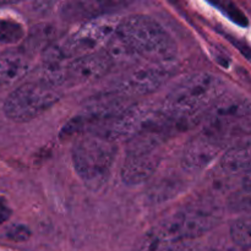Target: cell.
<instances>
[{
    "instance_id": "9c48e42d",
    "label": "cell",
    "mask_w": 251,
    "mask_h": 251,
    "mask_svg": "<svg viewBox=\"0 0 251 251\" xmlns=\"http://www.w3.org/2000/svg\"><path fill=\"white\" fill-rule=\"evenodd\" d=\"M251 115V102L240 95H223L210 109L201 115L200 120L207 134H217L238 120Z\"/></svg>"
},
{
    "instance_id": "3957f363",
    "label": "cell",
    "mask_w": 251,
    "mask_h": 251,
    "mask_svg": "<svg viewBox=\"0 0 251 251\" xmlns=\"http://www.w3.org/2000/svg\"><path fill=\"white\" fill-rule=\"evenodd\" d=\"M117 36L135 56H141L156 65L174 60L178 54L173 37L157 20L147 15H130L120 20Z\"/></svg>"
},
{
    "instance_id": "7402d4cb",
    "label": "cell",
    "mask_w": 251,
    "mask_h": 251,
    "mask_svg": "<svg viewBox=\"0 0 251 251\" xmlns=\"http://www.w3.org/2000/svg\"><path fill=\"white\" fill-rule=\"evenodd\" d=\"M31 235L28 228L24 225H12L6 229V237L14 242H25Z\"/></svg>"
},
{
    "instance_id": "30bf717a",
    "label": "cell",
    "mask_w": 251,
    "mask_h": 251,
    "mask_svg": "<svg viewBox=\"0 0 251 251\" xmlns=\"http://www.w3.org/2000/svg\"><path fill=\"white\" fill-rule=\"evenodd\" d=\"M169 73L164 65H152L137 68L129 71L119 78L113 93L123 98L139 97L150 95L158 90L168 80Z\"/></svg>"
},
{
    "instance_id": "6da1fadb",
    "label": "cell",
    "mask_w": 251,
    "mask_h": 251,
    "mask_svg": "<svg viewBox=\"0 0 251 251\" xmlns=\"http://www.w3.org/2000/svg\"><path fill=\"white\" fill-rule=\"evenodd\" d=\"M223 95L226 82L222 78L210 73H196L181 80L159 107L167 118L186 124L190 119L200 120Z\"/></svg>"
},
{
    "instance_id": "5b68a950",
    "label": "cell",
    "mask_w": 251,
    "mask_h": 251,
    "mask_svg": "<svg viewBox=\"0 0 251 251\" xmlns=\"http://www.w3.org/2000/svg\"><path fill=\"white\" fill-rule=\"evenodd\" d=\"M220 220V212L212 206H186L157 223L147 239L162 243L196 240L211 232Z\"/></svg>"
},
{
    "instance_id": "d6986e66",
    "label": "cell",
    "mask_w": 251,
    "mask_h": 251,
    "mask_svg": "<svg viewBox=\"0 0 251 251\" xmlns=\"http://www.w3.org/2000/svg\"><path fill=\"white\" fill-rule=\"evenodd\" d=\"M230 235L235 244L251 248V215L235 221L230 227Z\"/></svg>"
},
{
    "instance_id": "9a60e30c",
    "label": "cell",
    "mask_w": 251,
    "mask_h": 251,
    "mask_svg": "<svg viewBox=\"0 0 251 251\" xmlns=\"http://www.w3.org/2000/svg\"><path fill=\"white\" fill-rule=\"evenodd\" d=\"M205 132V131H203ZM207 134V132H206ZM215 137L223 150H234L251 145V115L238 120L234 124L221 130L217 134H208Z\"/></svg>"
},
{
    "instance_id": "ffe728a7",
    "label": "cell",
    "mask_w": 251,
    "mask_h": 251,
    "mask_svg": "<svg viewBox=\"0 0 251 251\" xmlns=\"http://www.w3.org/2000/svg\"><path fill=\"white\" fill-rule=\"evenodd\" d=\"M230 210L244 216L251 215V191H242L235 194L229 200Z\"/></svg>"
},
{
    "instance_id": "cb8c5ba5",
    "label": "cell",
    "mask_w": 251,
    "mask_h": 251,
    "mask_svg": "<svg viewBox=\"0 0 251 251\" xmlns=\"http://www.w3.org/2000/svg\"><path fill=\"white\" fill-rule=\"evenodd\" d=\"M243 191H251V173L243 178Z\"/></svg>"
},
{
    "instance_id": "ba28073f",
    "label": "cell",
    "mask_w": 251,
    "mask_h": 251,
    "mask_svg": "<svg viewBox=\"0 0 251 251\" xmlns=\"http://www.w3.org/2000/svg\"><path fill=\"white\" fill-rule=\"evenodd\" d=\"M114 68L112 59L104 50L74 59L56 70H47L44 78L58 88L85 85L107 75Z\"/></svg>"
},
{
    "instance_id": "7a4b0ae2",
    "label": "cell",
    "mask_w": 251,
    "mask_h": 251,
    "mask_svg": "<svg viewBox=\"0 0 251 251\" xmlns=\"http://www.w3.org/2000/svg\"><path fill=\"white\" fill-rule=\"evenodd\" d=\"M120 20L110 16L83 22L77 29L55 39L42 53L46 70H56L74 59L88 55L105 47L117 33Z\"/></svg>"
},
{
    "instance_id": "e0dca14e",
    "label": "cell",
    "mask_w": 251,
    "mask_h": 251,
    "mask_svg": "<svg viewBox=\"0 0 251 251\" xmlns=\"http://www.w3.org/2000/svg\"><path fill=\"white\" fill-rule=\"evenodd\" d=\"M25 34L26 29L19 20L0 15V43L16 44L25 38Z\"/></svg>"
},
{
    "instance_id": "8fae6325",
    "label": "cell",
    "mask_w": 251,
    "mask_h": 251,
    "mask_svg": "<svg viewBox=\"0 0 251 251\" xmlns=\"http://www.w3.org/2000/svg\"><path fill=\"white\" fill-rule=\"evenodd\" d=\"M223 151L215 137L201 131L186 142L181 156V167L188 173L198 174L207 168Z\"/></svg>"
},
{
    "instance_id": "4fadbf2b",
    "label": "cell",
    "mask_w": 251,
    "mask_h": 251,
    "mask_svg": "<svg viewBox=\"0 0 251 251\" xmlns=\"http://www.w3.org/2000/svg\"><path fill=\"white\" fill-rule=\"evenodd\" d=\"M31 68L28 56L22 51L0 53V87H7L24 77Z\"/></svg>"
},
{
    "instance_id": "ac0fdd59",
    "label": "cell",
    "mask_w": 251,
    "mask_h": 251,
    "mask_svg": "<svg viewBox=\"0 0 251 251\" xmlns=\"http://www.w3.org/2000/svg\"><path fill=\"white\" fill-rule=\"evenodd\" d=\"M146 245L147 251H206L198 239L178 243H162L147 239Z\"/></svg>"
},
{
    "instance_id": "8992f818",
    "label": "cell",
    "mask_w": 251,
    "mask_h": 251,
    "mask_svg": "<svg viewBox=\"0 0 251 251\" xmlns=\"http://www.w3.org/2000/svg\"><path fill=\"white\" fill-rule=\"evenodd\" d=\"M61 90L47 78L29 81L15 88L4 102V113L15 123H27L60 100Z\"/></svg>"
},
{
    "instance_id": "2e32d148",
    "label": "cell",
    "mask_w": 251,
    "mask_h": 251,
    "mask_svg": "<svg viewBox=\"0 0 251 251\" xmlns=\"http://www.w3.org/2000/svg\"><path fill=\"white\" fill-rule=\"evenodd\" d=\"M220 167L230 176H247L251 173V145L226 151L221 157Z\"/></svg>"
},
{
    "instance_id": "5bb4252c",
    "label": "cell",
    "mask_w": 251,
    "mask_h": 251,
    "mask_svg": "<svg viewBox=\"0 0 251 251\" xmlns=\"http://www.w3.org/2000/svg\"><path fill=\"white\" fill-rule=\"evenodd\" d=\"M118 4L109 1H74L65 2L61 7V16L66 21H91L103 17L109 9H114Z\"/></svg>"
},
{
    "instance_id": "277c9868",
    "label": "cell",
    "mask_w": 251,
    "mask_h": 251,
    "mask_svg": "<svg viewBox=\"0 0 251 251\" xmlns=\"http://www.w3.org/2000/svg\"><path fill=\"white\" fill-rule=\"evenodd\" d=\"M118 146L96 134L81 135L74 142L71 159L74 168L87 188L97 190L108 180Z\"/></svg>"
},
{
    "instance_id": "52a82bcc",
    "label": "cell",
    "mask_w": 251,
    "mask_h": 251,
    "mask_svg": "<svg viewBox=\"0 0 251 251\" xmlns=\"http://www.w3.org/2000/svg\"><path fill=\"white\" fill-rule=\"evenodd\" d=\"M164 117L161 107L156 108L150 104L130 105L118 117L91 134L100 135L115 144L119 141L129 142L161 122Z\"/></svg>"
},
{
    "instance_id": "603a6c76",
    "label": "cell",
    "mask_w": 251,
    "mask_h": 251,
    "mask_svg": "<svg viewBox=\"0 0 251 251\" xmlns=\"http://www.w3.org/2000/svg\"><path fill=\"white\" fill-rule=\"evenodd\" d=\"M11 213L12 211L7 201L5 200V198L0 195V225H4L5 222L9 221V218L11 217Z\"/></svg>"
},
{
    "instance_id": "44dd1931",
    "label": "cell",
    "mask_w": 251,
    "mask_h": 251,
    "mask_svg": "<svg viewBox=\"0 0 251 251\" xmlns=\"http://www.w3.org/2000/svg\"><path fill=\"white\" fill-rule=\"evenodd\" d=\"M221 9L223 10V12L232 21H234L239 26H248L249 25L247 16L243 14V11H240V9H238L234 4H232V2H223V4H221Z\"/></svg>"
},
{
    "instance_id": "7c38bea8",
    "label": "cell",
    "mask_w": 251,
    "mask_h": 251,
    "mask_svg": "<svg viewBox=\"0 0 251 251\" xmlns=\"http://www.w3.org/2000/svg\"><path fill=\"white\" fill-rule=\"evenodd\" d=\"M161 162L158 151L127 149L123 162L122 180L127 186H136L149 180L154 173Z\"/></svg>"
}]
</instances>
